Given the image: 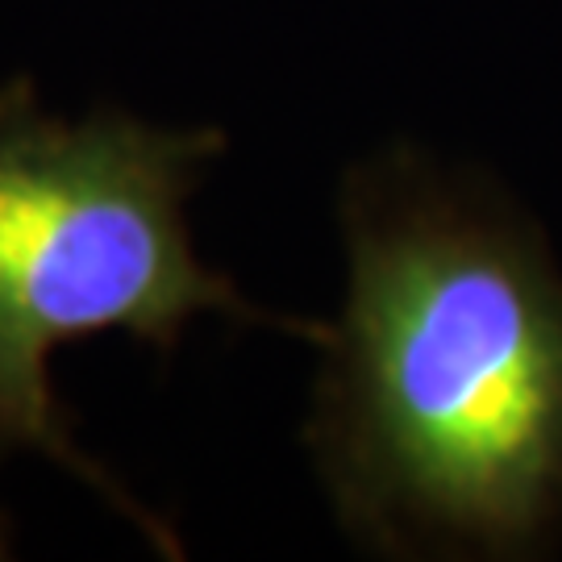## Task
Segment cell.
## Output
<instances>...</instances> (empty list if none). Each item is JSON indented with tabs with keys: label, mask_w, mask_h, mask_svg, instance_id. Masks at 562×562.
I'll list each match as a JSON object with an SVG mask.
<instances>
[{
	"label": "cell",
	"mask_w": 562,
	"mask_h": 562,
	"mask_svg": "<svg viewBox=\"0 0 562 562\" xmlns=\"http://www.w3.org/2000/svg\"><path fill=\"white\" fill-rule=\"evenodd\" d=\"M350 292L308 442L341 525L396 559H533L562 538V276L492 183L417 150L341 192Z\"/></svg>",
	"instance_id": "cell-1"
},
{
	"label": "cell",
	"mask_w": 562,
	"mask_h": 562,
	"mask_svg": "<svg viewBox=\"0 0 562 562\" xmlns=\"http://www.w3.org/2000/svg\"><path fill=\"white\" fill-rule=\"evenodd\" d=\"M222 150V130H159L113 109L59 121L25 76L0 88V450L76 471L167 559L180 538L71 438L50 355L104 329L171 350L201 313L325 346L329 325L255 308L196 259L183 201Z\"/></svg>",
	"instance_id": "cell-2"
},
{
	"label": "cell",
	"mask_w": 562,
	"mask_h": 562,
	"mask_svg": "<svg viewBox=\"0 0 562 562\" xmlns=\"http://www.w3.org/2000/svg\"><path fill=\"white\" fill-rule=\"evenodd\" d=\"M0 559H9V525L0 517Z\"/></svg>",
	"instance_id": "cell-3"
}]
</instances>
